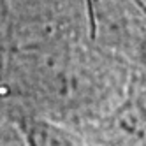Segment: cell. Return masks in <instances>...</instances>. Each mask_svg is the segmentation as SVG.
Segmentation results:
<instances>
[{
    "label": "cell",
    "instance_id": "obj_1",
    "mask_svg": "<svg viewBox=\"0 0 146 146\" xmlns=\"http://www.w3.org/2000/svg\"><path fill=\"white\" fill-rule=\"evenodd\" d=\"M27 141L30 146H74L65 137H58L55 134H40L35 127L27 132Z\"/></svg>",
    "mask_w": 146,
    "mask_h": 146
},
{
    "label": "cell",
    "instance_id": "obj_2",
    "mask_svg": "<svg viewBox=\"0 0 146 146\" xmlns=\"http://www.w3.org/2000/svg\"><path fill=\"white\" fill-rule=\"evenodd\" d=\"M86 9H88V18H90V27H92V39L95 37V18H93V5L92 0H86Z\"/></svg>",
    "mask_w": 146,
    "mask_h": 146
}]
</instances>
